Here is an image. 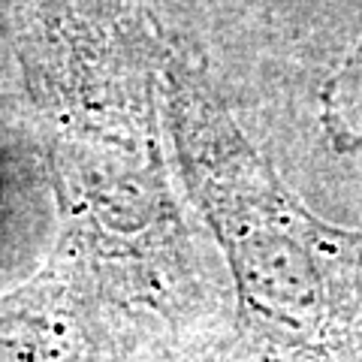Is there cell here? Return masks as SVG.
Returning <instances> with one entry per match:
<instances>
[{"instance_id":"cell-2","label":"cell","mask_w":362,"mask_h":362,"mask_svg":"<svg viewBox=\"0 0 362 362\" xmlns=\"http://www.w3.org/2000/svg\"><path fill=\"white\" fill-rule=\"evenodd\" d=\"M320 121L338 154H362V37L323 85Z\"/></svg>"},{"instance_id":"cell-1","label":"cell","mask_w":362,"mask_h":362,"mask_svg":"<svg viewBox=\"0 0 362 362\" xmlns=\"http://www.w3.org/2000/svg\"><path fill=\"white\" fill-rule=\"evenodd\" d=\"M157 103L259 359L362 362V230L323 221L293 194L233 118L206 61L163 25Z\"/></svg>"}]
</instances>
